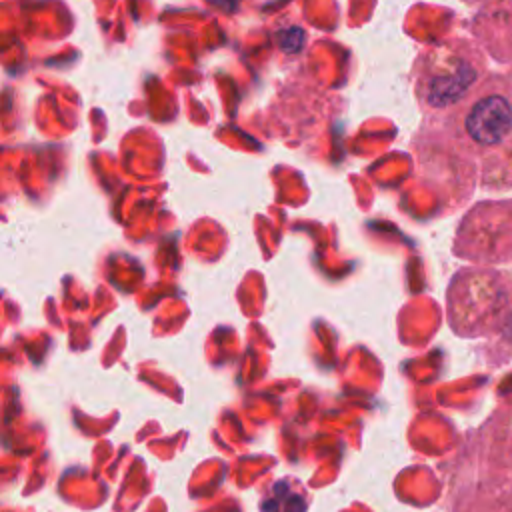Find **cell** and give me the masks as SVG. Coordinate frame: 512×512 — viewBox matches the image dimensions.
I'll use <instances>...</instances> for the list:
<instances>
[{
	"label": "cell",
	"instance_id": "6da1fadb",
	"mask_svg": "<svg viewBox=\"0 0 512 512\" xmlns=\"http://www.w3.org/2000/svg\"><path fill=\"white\" fill-rule=\"evenodd\" d=\"M512 124L510 104L500 96H488L476 102L466 118L470 136L480 144H496Z\"/></svg>",
	"mask_w": 512,
	"mask_h": 512
},
{
	"label": "cell",
	"instance_id": "7a4b0ae2",
	"mask_svg": "<svg viewBox=\"0 0 512 512\" xmlns=\"http://www.w3.org/2000/svg\"><path fill=\"white\" fill-rule=\"evenodd\" d=\"M474 74L460 66L458 70L450 72V74H442L438 78H434L428 86V100L434 106H446L450 102H454L456 98H460L464 94V90L470 86Z\"/></svg>",
	"mask_w": 512,
	"mask_h": 512
}]
</instances>
